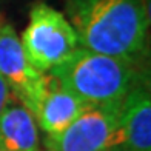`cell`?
<instances>
[{"label": "cell", "instance_id": "1", "mask_svg": "<svg viewBox=\"0 0 151 151\" xmlns=\"http://www.w3.org/2000/svg\"><path fill=\"white\" fill-rule=\"evenodd\" d=\"M65 17L80 48L125 59H150L148 0H65Z\"/></svg>", "mask_w": 151, "mask_h": 151}, {"label": "cell", "instance_id": "2", "mask_svg": "<svg viewBox=\"0 0 151 151\" xmlns=\"http://www.w3.org/2000/svg\"><path fill=\"white\" fill-rule=\"evenodd\" d=\"M86 105L119 104L136 86L150 83L148 62H131L79 48L50 71Z\"/></svg>", "mask_w": 151, "mask_h": 151}, {"label": "cell", "instance_id": "3", "mask_svg": "<svg viewBox=\"0 0 151 151\" xmlns=\"http://www.w3.org/2000/svg\"><path fill=\"white\" fill-rule=\"evenodd\" d=\"M22 48L34 70L46 74L80 48L79 37L62 11L45 2L31 6Z\"/></svg>", "mask_w": 151, "mask_h": 151}, {"label": "cell", "instance_id": "4", "mask_svg": "<svg viewBox=\"0 0 151 151\" xmlns=\"http://www.w3.org/2000/svg\"><path fill=\"white\" fill-rule=\"evenodd\" d=\"M122 102L86 105L62 133L45 137V148L51 151H109L120 147Z\"/></svg>", "mask_w": 151, "mask_h": 151}, {"label": "cell", "instance_id": "5", "mask_svg": "<svg viewBox=\"0 0 151 151\" xmlns=\"http://www.w3.org/2000/svg\"><path fill=\"white\" fill-rule=\"evenodd\" d=\"M0 77L9 91L32 113L45 85V74L34 70L17 31L0 14Z\"/></svg>", "mask_w": 151, "mask_h": 151}, {"label": "cell", "instance_id": "6", "mask_svg": "<svg viewBox=\"0 0 151 151\" xmlns=\"http://www.w3.org/2000/svg\"><path fill=\"white\" fill-rule=\"evenodd\" d=\"M86 106L77 96L63 88L50 73L45 74V85L34 108V119L45 137L62 133Z\"/></svg>", "mask_w": 151, "mask_h": 151}, {"label": "cell", "instance_id": "7", "mask_svg": "<svg viewBox=\"0 0 151 151\" xmlns=\"http://www.w3.org/2000/svg\"><path fill=\"white\" fill-rule=\"evenodd\" d=\"M120 147L129 151H151L150 83L136 86L122 102Z\"/></svg>", "mask_w": 151, "mask_h": 151}, {"label": "cell", "instance_id": "8", "mask_svg": "<svg viewBox=\"0 0 151 151\" xmlns=\"http://www.w3.org/2000/svg\"><path fill=\"white\" fill-rule=\"evenodd\" d=\"M0 151H42L34 114L14 94L0 114Z\"/></svg>", "mask_w": 151, "mask_h": 151}, {"label": "cell", "instance_id": "9", "mask_svg": "<svg viewBox=\"0 0 151 151\" xmlns=\"http://www.w3.org/2000/svg\"><path fill=\"white\" fill-rule=\"evenodd\" d=\"M11 96H12V93L9 91L8 85H6L5 82H3V79L0 77V114H2V111L5 109L6 104H8V100L11 99Z\"/></svg>", "mask_w": 151, "mask_h": 151}, {"label": "cell", "instance_id": "10", "mask_svg": "<svg viewBox=\"0 0 151 151\" xmlns=\"http://www.w3.org/2000/svg\"><path fill=\"white\" fill-rule=\"evenodd\" d=\"M109 151H129V150H127V148H123V147H114V148H111Z\"/></svg>", "mask_w": 151, "mask_h": 151}, {"label": "cell", "instance_id": "11", "mask_svg": "<svg viewBox=\"0 0 151 151\" xmlns=\"http://www.w3.org/2000/svg\"><path fill=\"white\" fill-rule=\"evenodd\" d=\"M42 151H51V150H48V148H43V150H42Z\"/></svg>", "mask_w": 151, "mask_h": 151}]
</instances>
